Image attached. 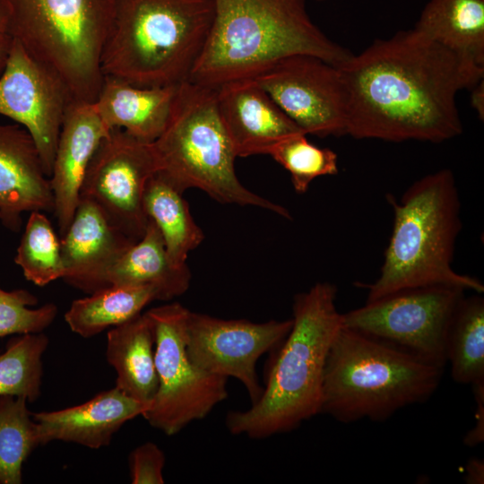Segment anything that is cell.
<instances>
[{
	"label": "cell",
	"instance_id": "obj_17",
	"mask_svg": "<svg viewBox=\"0 0 484 484\" xmlns=\"http://www.w3.org/2000/svg\"><path fill=\"white\" fill-rule=\"evenodd\" d=\"M109 129L94 103L73 101L64 118L49 177L53 213L62 237L80 202L87 168Z\"/></svg>",
	"mask_w": 484,
	"mask_h": 484
},
{
	"label": "cell",
	"instance_id": "obj_13",
	"mask_svg": "<svg viewBox=\"0 0 484 484\" xmlns=\"http://www.w3.org/2000/svg\"><path fill=\"white\" fill-rule=\"evenodd\" d=\"M291 325V319L255 323L221 319L189 310L186 351L203 370L238 380L254 403L263 392L256 363L261 356L281 344Z\"/></svg>",
	"mask_w": 484,
	"mask_h": 484
},
{
	"label": "cell",
	"instance_id": "obj_7",
	"mask_svg": "<svg viewBox=\"0 0 484 484\" xmlns=\"http://www.w3.org/2000/svg\"><path fill=\"white\" fill-rule=\"evenodd\" d=\"M158 171L184 192L198 188L222 203L251 205L291 219L289 211L245 187L238 158L217 106V88L186 81L177 86L171 114L152 142Z\"/></svg>",
	"mask_w": 484,
	"mask_h": 484
},
{
	"label": "cell",
	"instance_id": "obj_22",
	"mask_svg": "<svg viewBox=\"0 0 484 484\" xmlns=\"http://www.w3.org/2000/svg\"><path fill=\"white\" fill-rule=\"evenodd\" d=\"M107 280L109 286L151 287L159 300L169 301L186 292L191 272L188 266L173 265L158 227L149 220L143 237L109 269Z\"/></svg>",
	"mask_w": 484,
	"mask_h": 484
},
{
	"label": "cell",
	"instance_id": "obj_4",
	"mask_svg": "<svg viewBox=\"0 0 484 484\" xmlns=\"http://www.w3.org/2000/svg\"><path fill=\"white\" fill-rule=\"evenodd\" d=\"M393 212L392 234L380 275L367 290L366 302L420 287L451 286L484 292L478 279L452 267L462 229L461 203L453 172L444 169L413 183L401 199L387 194Z\"/></svg>",
	"mask_w": 484,
	"mask_h": 484
},
{
	"label": "cell",
	"instance_id": "obj_27",
	"mask_svg": "<svg viewBox=\"0 0 484 484\" xmlns=\"http://www.w3.org/2000/svg\"><path fill=\"white\" fill-rule=\"evenodd\" d=\"M22 396H0V484H20L24 462L40 445L37 424Z\"/></svg>",
	"mask_w": 484,
	"mask_h": 484
},
{
	"label": "cell",
	"instance_id": "obj_30",
	"mask_svg": "<svg viewBox=\"0 0 484 484\" xmlns=\"http://www.w3.org/2000/svg\"><path fill=\"white\" fill-rule=\"evenodd\" d=\"M268 155L290 174L292 186L298 194L306 193L316 177L336 175L339 171L337 154L311 143L304 133L284 138Z\"/></svg>",
	"mask_w": 484,
	"mask_h": 484
},
{
	"label": "cell",
	"instance_id": "obj_10",
	"mask_svg": "<svg viewBox=\"0 0 484 484\" xmlns=\"http://www.w3.org/2000/svg\"><path fill=\"white\" fill-rule=\"evenodd\" d=\"M465 291L451 286L401 290L341 314L342 325L444 369L449 325Z\"/></svg>",
	"mask_w": 484,
	"mask_h": 484
},
{
	"label": "cell",
	"instance_id": "obj_32",
	"mask_svg": "<svg viewBox=\"0 0 484 484\" xmlns=\"http://www.w3.org/2000/svg\"><path fill=\"white\" fill-rule=\"evenodd\" d=\"M165 454L154 443L146 442L135 447L129 456L133 484H163Z\"/></svg>",
	"mask_w": 484,
	"mask_h": 484
},
{
	"label": "cell",
	"instance_id": "obj_31",
	"mask_svg": "<svg viewBox=\"0 0 484 484\" xmlns=\"http://www.w3.org/2000/svg\"><path fill=\"white\" fill-rule=\"evenodd\" d=\"M38 298L24 289L11 291L0 288V337L43 333L56 319L57 307L38 304Z\"/></svg>",
	"mask_w": 484,
	"mask_h": 484
},
{
	"label": "cell",
	"instance_id": "obj_23",
	"mask_svg": "<svg viewBox=\"0 0 484 484\" xmlns=\"http://www.w3.org/2000/svg\"><path fill=\"white\" fill-rule=\"evenodd\" d=\"M414 29L484 68V0H430Z\"/></svg>",
	"mask_w": 484,
	"mask_h": 484
},
{
	"label": "cell",
	"instance_id": "obj_38",
	"mask_svg": "<svg viewBox=\"0 0 484 484\" xmlns=\"http://www.w3.org/2000/svg\"><path fill=\"white\" fill-rule=\"evenodd\" d=\"M318 1H324V0H318Z\"/></svg>",
	"mask_w": 484,
	"mask_h": 484
},
{
	"label": "cell",
	"instance_id": "obj_36",
	"mask_svg": "<svg viewBox=\"0 0 484 484\" xmlns=\"http://www.w3.org/2000/svg\"><path fill=\"white\" fill-rule=\"evenodd\" d=\"M13 38L7 32L0 33V76L4 73L8 62L13 46Z\"/></svg>",
	"mask_w": 484,
	"mask_h": 484
},
{
	"label": "cell",
	"instance_id": "obj_37",
	"mask_svg": "<svg viewBox=\"0 0 484 484\" xmlns=\"http://www.w3.org/2000/svg\"><path fill=\"white\" fill-rule=\"evenodd\" d=\"M10 5L8 0H0V33H8Z\"/></svg>",
	"mask_w": 484,
	"mask_h": 484
},
{
	"label": "cell",
	"instance_id": "obj_16",
	"mask_svg": "<svg viewBox=\"0 0 484 484\" xmlns=\"http://www.w3.org/2000/svg\"><path fill=\"white\" fill-rule=\"evenodd\" d=\"M217 106L237 157L268 155L284 138L304 133L255 78L220 85Z\"/></svg>",
	"mask_w": 484,
	"mask_h": 484
},
{
	"label": "cell",
	"instance_id": "obj_29",
	"mask_svg": "<svg viewBox=\"0 0 484 484\" xmlns=\"http://www.w3.org/2000/svg\"><path fill=\"white\" fill-rule=\"evenodd\" d=\"M14 262L26 280L43 287L63 279L60 239L45 212H30L24 232L16 250Z\"/></svg>",
	"mask_w": 484,
	"mask_h": 484
},
{
	"label": "cell",
	"instance_id": "obj_14",
	"mask_svg": "<svg viewBox=\"0 0 484 484\" xmlns=\"http://www.w3.org/2000/svg\"><path fill=\"white\" fill-rule=\"evenodd\" d=\"M72 102L62 82L13 39L0 76V115L29 132L48 177L62 124Z\"/></svg>",
	"mask_w": 484,
	"mask_h": 484
},
{
	"label": "cell",
	"instance_id": "obj_28",
	"mask_svg": "<svg viewBox=\"0 0 484 484\" xmlns=\"http://www.w3.org/2000/svg\"><path fill=\"white\" fill-rule=\"evenodd\" d=\"M43 333L17 334L0 352V396L24 397L34 402L41 393L42 357L48 346Z\"/></svg>",
	"mask_w": 484,
	"mask_h": 484
},
{
	"label": "cell",
	"instance_id": "obj_3",
	"mask_svg": "<svg viewBox=\"0 0 484 484\" xmlns=\"http://www.w3.org/2000/svg\"><path fill=\"white\" fill-rule=\"evenodd\" d=\"M336 295V286L329 282L295 295L290 331L260 398L248 409L226 416L231 434L263 439L291 431L320 413L326 358L342 325Z\"/></svg>",
	"mask_w": 484,
	"mask_h": 484
},
{
	"label": "cell",
	"instance_id": "obj_12",
	"mask_svg": "<svg viewBox=\"0 0 484 484\" xmlns=\"http://www.w3.org/2000/svg\"><path fill=\"white\" fill-rule=\"evenodd\" d=\"M255 79L306 134H347L348 94L339 67L318 56L294 55Z\"/></svg>",
	"mask_w": 484,
	"mask_h": 484
},
{
	"label": "cell",
	"instance_id": "obj_2",
	"mask_svg": "<svg viewBox=\"0 0 484 484\" xmlns=\"http://www.w3.org/2000/svg\"><path fill=\"white\" fill-rule=\"evenodd\" d=\"M311 55L340 66L353 54L311 20L307 0H214V18L189 81L211 88L255 78L278 61Z\"/></svg>",
	"mask_w": 484,
	"mask_h": 484
},
{
	"label": "cell",
	"instance_id": "obj_1",
	"mask_svg": "<svg viewBox=\"0 0 484 484\" xmlns=\"http://www.w3.org/2000/svg\"><path fill=\"white\" fill-rule=\"evenodd\" d=\"M338 67L348 94L347 134L388 142L461 134L456 95L484 75L414 28L375 40Z\"/></svg>",
	"mask_w": 484,
	"mask_h": 484
},
{
	"label": "cell",
	"instance_id": "obj_19",
	"mask_svg": "<svg viewBox=\"0 0 484 484\" xmlns=\"http://www.w3.org/2000/svg\"><path fill=\"white\" fill-rule=\"evenodd\" d=\"M149 407L115 386L82 404L34 413L32 418L40 445L59 440L99 449L108 445L125 423L143 416Z\"/></svg>",
	"mask_w": 484,
	"mask_h": 484
},
{
	"label": "cell",
	"instance_id": "obj_9",
	"mask_svg": "<svg viewBox=\"0 0 484 484\" xmlns=\"http://www.w3.org/2000/svg\"><path fill=\"white\" fill-rule=\"evenodd\" d=\"M188 313L178 302L146 311L154 330L158 389L143 417L167 436L205 418L229 396L228 378L203 370L187 354Z\"/></svg>",
	"mask_w": 484,
	"mask_h": 484
},
{
	"label": "cell",
	"instance_id": "obj_20",
	"mask_svg": "<svg viewBox=\"0 0 484 484\" xmlns=\"http://www.w3.org/2000/svg\"><path fill=\"white\" fill-rule=\"evenodd\" d=\"M177 86H140L105 76L94 104L109 129L152 143L168 124Z\"/></svg>",
	"mask_w": 484,
	"mask_h": 484
},
{
	"label": "cell",
	"instance_id": "obj_24",
	"mask_svg": "<svg viewBox=\"0 0 484 484\" xmlns=\"http://www.w3.org/2000/svg\"><path fill=\"white\" fill-rule=\"evenodd\" d=\"M183 194L182 189L157 171L148 180L143 195L145 214L158 227L169 257L177 267L187 266L189 253L204 238Z\"/></svg>",
	"mask_w": 484,
	"mask_h": 484
},
{
	"label": "cell",
	"instance_id": "obj_35",
	"mask_svg": "<svg viewBox=\"0 0 484 484\" xmlns=\"http://www.w3.org/2000/svg\"><path fill=\"white\" fill-rule=\"evenodd\" d=\"M471 104L476 110L480 119L484 118V83L483 79L471 89Z\"/></svg>",
	"mask_w": 484,
	"mask_h": 484
},
{
	"label": "cell",
	"instance_id": "obj_21",
	"mask_svg": "<svg viewBox=\"0 0 484 484\" xmlns=\"http://www.w3.org/2000/svg\"><path fill=\"white\" fill-rule=\"evenodd\" d=\"M154 345V330L146 312L107 333L106 357L117 374L116 387L149 406L158 389Z\"/></svg>",
	"mask_w": 484,
	"mask_h": 484
},
{
	"label": "cell",
	"instance_id": "obj_8",
	"mask_svg": "<svg viewBox=\"0 0 484 484\" xmlns=\"http://www.w3.org/2000/svg\"><path fill=\"white\" fill-rule=\"evenodd\" d=\"M116 0H8V33L55 74L73 101L94 103Z\"/></svg>",
	"mask_w": 484,
	"mask_h": 484
},
{
	"label": "cell",
	"instance_id": "obj_34",
	"mask_svg": "<svg viewBox=\"0 0 484 484\" xmlns=\"http://www.w3.org/2000/svg\"><path fill=\"white\" fill-rule=\"evenodd\" d=\"M464 480L468 484L484 483V462L480 458H471L466 464Z\"/></svg>",
	"mask_w": 484,
	"mask_h": 484
},
{
	"label": "cell",
	"instance_id": "obj_6",
	"mask_svg": "<svg viewBox=\"0 0 484 484\" xmlns=\"http://www.w3.org/2000/svg\"><path fill=\"white\" fill-rule=\"evenodd\" d=\"M443 371L341 325L326 358L320 413L343 423L385 419L403 407L429 399Z\"/></svg>",
	"mask_w": 484,
	"mask_h": 484
},
{
	"label": "cell",
	"instance_id": "obj_11",
	"mask_svg": "<svg viewBox=\"0 0 484 484\" xmlns=\"http://www.w3.org/2000/svg\"><path fill=\"white\" fill-rule=\"evenodd\" d=\"M158 169L152 143L113 128L87 168L80 198L95 203L114 225L136 242L149 222L143 208L145 187Z\"/></svg>",
	"mask_w": 484,
	"mask_h": 484
},
{
	"label": "cell",
	"instance_id": "obj_5",
	"mask_svg": "<svg viewBox=\"0 0 484 484\" xmlns=\"http://www.w3.org/2000/svg\"><path fill=\"white\" fill-rule=\"evenodd\" d=\"M213 18L214 0H116L104 76L140 86L189 81Z\"/></svg>",
	"mask_w": 484,
	"mask_h": 484
},
{
	"label": "cell",
	"instance_id": "obj_25",
	"mask_svg": "<svg viewBox=\"0 0 484 484\" xmlns=\"http://www.w3.org/2000/svg\"><path fill=\"white\" fill-rule=\"evenodd\" d=\"M155 300L158 293L151 287L110 285L73 300L65 320L73 333L91 338L129 321Z\"/></svg>",
	"mask_w": 484,
	"mask_h": 484
},
{
	"label": "cell",
	"instance_id": "obj_18",
	"mask_svg": "<svg viewBox=\"0 0 484 484\" xmlns=\"http://www.w3.org/2000/svg\"><path fill=\"white\" fill-rule=\"evenodd\" d=\"M53 208L50 180L33 138L18 124H0V221L19 231L23 212Z\"/></svg>",
	"mask_w": 484,
	"mask_h": 484
},
{
	"label": "cell",
	"instance_id": "obj_26",
	"mask_svg": "<svg viewBox=\"0 0 484 484\" xmlns=\"http://www.w3.org/2000/svg\"><path fill=\"white\" fill-rule=\"evenodd\" d=\"M446 359L460 384L484 381V299L476 293L462 298L449 325Z\"/></svg>",
	"mask_w": 484,
	"mask_h": 484
},
{
	"label": "cell",
	"instance_id": "obj_33",
	"mask_svg": "<svg viewBox=\"0 0 484 484\" xmlns=\"http://www.w3.org/2000/svg\"><path fill=\"white\" fill-rule=\"evenodd\" d=\"M476 401V423L464 436L467 446H476L484 440V381L471 385Z\"/></svg>",
	"mask_w": 484,
	"mask_h": 484
},
{
	"label": "cell",
	"instance_id": "obj_15",
	"mask_svg": "<svg viewBox=\"0 0 484 484\" xmlns=\"http://www.w3.org/2000/svg\"><path fill=\"white\" fill-rule=\"evenodd\" d=\"M134 242L95 203L81 197L71 223L60 237L63 280L88 294L108 287L109 269Z\"/></svg>",
	"mask_w": 484,
	"mask_h": 484
}]
</instances>
